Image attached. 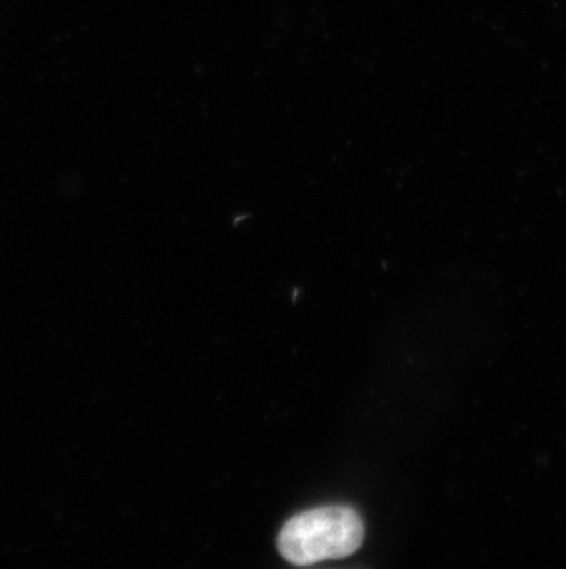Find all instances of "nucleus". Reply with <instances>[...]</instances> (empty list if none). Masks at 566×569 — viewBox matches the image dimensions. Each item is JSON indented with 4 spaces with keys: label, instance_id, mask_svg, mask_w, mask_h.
Segmentation results:
<instances>
[{
    "label": "nucleus",
    "instance_id": "nucleus-1",
    "mask_svg": "<svg viewBox=\"0 0 566 569\" xmlns=\"http://www.w3.org/2000/svg\"><path fill=\"white\" fill-rule=\"evenodd\" d=\"M364 538L361 516L350 507L305 510L283 526L279 549L283 559L296 566L344 559L355 553Z\"/></svg>",
    "mask_w": 566,
    "mask_h": 569
}]
</instances>
